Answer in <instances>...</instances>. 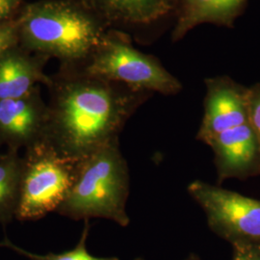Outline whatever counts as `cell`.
<instances>
[{
    "label": "cell",
    "mask_w": 260,
    "mask_h": 260,
    "mask_svg": "<svg viewBox=\"0 0 260 260\" xmlns=\"http://www.w3.org/2000/svg\"><path fill=\"white\" fill-rule=\"evenodd\" d=\"M48 60L19 45L1 54L0 101L22 96L40 84L50 83V75L44 72Z\"/></svg>",
    "instance_id": "8fae6325"
},
{
    "label": "cell",
    "mask_w": 260,
    "mask_h": 260,
    "mask_svg": "<svg viewBox=\"0 0 260 260\" xmlns=\"http://www.w3.org/2000/svg\"><path fill=\"white\" fill-rule=\"evenodd\" d=\"M109 29L147 27L173 16L177 0H81Z\"/></svg>",
    "instance_id": "30bf717a"
},
{
    "label": "cell",
    "mask_w": 260,
    "mask_h": 260,
    "mask_svg": "<svg viewBox=\"0 0 260 260\" xmlns=\"http://www.w3.org/2000/svg\"><path fill=\"white\" fill-rule=\"evenodd\" d=\"M133 260H146L145 258H143V257H136V258H134Z\"/></svg>",
    "instance_id": "ffe728a7"
},
{
    "label": "cell",
    "mask_w": 260,
    "mask_h": 260,
    "mask_svg": "<svg viewBox=\"0 0 260 260\" xmlns=\"http://www.w3.org/2000/svg\"><path fill=\"white\" fill-rule=\"evenodd\" d=\"M18 22L19 46L63 68L82 67L109 30L81 0L25 3Z\"/></svg>",
    "instance_id": "7a4b0ae2"
},
{
    "label": "cell",
    "mask_w": 260,
    "mask_h": 260,
    "mask_svg": "<svg viewBox=\"0 0 260 260\" xmlns=\"http://www.w3.org/2000/svg\"><path fill=\"white\" fill-rule=\"evenodd\" d=\"M47 140L63 156L79 161L119 141L126 122L153 93L59 67L50 75Z\"/></svg>",
    "instance_id": "6da1fadb"
},
{
    "label": "cell",
    "mask_w": 260,
    "mask_h": 260,
    "mask_svg": "<svg viewBox=\"0 0 260 260\" xmlns=\"http://www.w3.org/2000/svg\"><path fill=\"white\" fill-rule=\"evenodd\" d=\"M249 122L260 145V82L249 88Z\"/></svg>",
    "instance_id": "2e32d148"
},
{
    "label": "cell",
    "mask_w": 260,
    "mask_h": 260,
    "mask_svg": "<svg viewBox=\"0 0 260 260\" xmlns=\"http://www.w3.org/2000/svg\"><path fill=\"white\" fill-rule=\"evenodd\" d=\"M187 191L217 236L233 245L260 244V201L202 180L192 181Z\"/></svg>",
    "instance_id": "8992f818"
},
{
    "label": "cell",
    "mask_w": 260,
    "mask_h": 260,
    "mask_svg": "<svg viewBox=\"0 0 260 260\" xmlns=\"http://www.w3.org/2000/svg\"><path fill=\"white\" fill-rule=\"evenodd\" d=\"M78 69L149 93L175 95L182 90V83L158 58L138 50L132 45L129 34L120 30L109 29L93 54Z\"/></svg>",
    "instance_id": "277c9868"
},
{
    "label": "cell",
    "mask_w": 260,
    "mask_h": 260,
    "mask_svg": "<svg viewBox=\"0 0 260 260\" xmlns=\"http://www.w3.org/2000/svg\"><path fill=\"white\" fill-rule=\"evenodd\" d=\"M184 260H202V258L197 253H190Z\"/></svg>",
    "instance_id": "d6986e66"
},
{
    "label": "cell",
    "mask_w": 260,
    "mask_h": 260,
    "mask_svg": "<svg viewBox=\"0 0 260 260\" xmlns=\"http://www.w3.org/2000/svg\"><path fill=\"white\" fill-rule=\"evenodd\" d=\"M233 260H260V244H234Z\"/></svg>",
    "instance_id": "ac0fdd59"
},
{
    "label": "cell",
    "mask_w": 260,
    "mask_h": 260,
    "mask_svg": "<svg viewBox=\"0 0 260 260\" xmlns=\"http://www.w3.org/2000/svg\"><path fill=\"white\" fill-rule=\"evenodd\" d=\"M0 147H1V146H0ZM0 154H1V153H0Z\"/></svg>",
    "instance_id": "44dd1931"
},
{
    "label": "cell",
    "mask_w": 260,
    "mask_h": 260,
    "mask_svg": "<svg viewBox=\"0 0 260 260\" xmlns=\"http://www.w3.org/2000/svg\"><path fill=\"white\" fill-rule=\"evenodd\" d=\"M24 4L23 0H0V24L19 19Z\"/></svg>",
    "instance_id": "e0dca14e"
},
{
    "label": "cell",
    "mask_w": 260,
    "mask_h": 260,
    "mask_svg": "<svg viewBox=\"0 0 260 260\" xmlns=\"http://www.w3.org/2000/svg\"><path fill=\"white\" fill-rule=\"evenodd\" d=\"M84 228L81 237L79 242L75 248L71 251H64L61 253H54L49 252L47 254H39L31 251H26L19 246L15 245L9 238L5 237L2 241L0 242V248H6L11 251L17 252L19 255L24 256L30 260H120L116 256H109V257H98L92 255L87 250V239L90 232V223L89 220L84 221Z\"/></svg>",
    "instance_id": "5bb4252c"
},
{
    "label": "cell",
    "mask_w": 260,
    "mask_h": 260,
    "mask_svg": "<svg viewBox=\"0 0 260 260\" xmlns=\"http://www.w3.org/2000/svg\"><path fill=\"white\" fill-rule=\"evenodd\" d=\"M213 150L219 183L260 172V145L250 122L223 131L206 143Z\"/></svg>",
    "instance_id": "9c48e42d"
},
{
    "label": "cell",
    "mask_w": 260,
    "mask_h": 260,
    "mask_svg": "<svg viewBox=\"0 0 260 260\" xmlns=\"http://www.w3.org/2000/svg\"><path fill=\"white\" fill-rule=\"evenodd\" d=\"M22 156L8 149L0 154V223L9 224L16 219L20 192Z\"/></svg>",
    "instance_id": "4fadbf2b"
},
{
    "label": "cell",
    "mask_w": 260,
    "mask_h": 260,
    "mask_svg": "<svg viewBox=\"0 0 260 260\" xmlns=\"http://www.w3.org/2000/svg\"><path fill=\"white\" fill-rule=\"evenodd\" d=\"M204 117L197 140L206 143L223 131L249 122V88L226 75L205 79Z\"/></svg>",
    "instance_id": "52a82bcc"
},
{
    "label": "cell",
    "mask_w": 260,
    "mask_h": 260,
    "mask_svg": "<svg viewBox=\"0 0 260 260\" xmlns=\"http://www.w3.org/2000/svg\"><path fill=\"white\" fill-rule=\"evenodd\" d=\"M48 107L41 87L15 99L0 101V146L26 149L47 140Z\"/></svg>",
    "instance_id": "ba28073f"
},
{
    "label": "cell",
    "mask_w": 260,
    "mask_h": 260,
    "mask_svg": "<svg viewBox=\"0 0 260 260\" xmlns=\"http://www.w3.org/2000/svg\"><path fill=\"white\" fill-rule=\"evenodd\" d=\"M76 162L46 140L24 149L16 219L37 221L57 212L74 184Z\"/></svg>",
    "instance_id": "5b68a950"
},
{
    "label": "cell",
    "mask_w": 260,
    "mask_h": 260,
    "mask_svg": "<svg viewBox=\"0 0 260 260\" xmlns=\"http://www.w3.org/2000/svg\"><path fill=\"white\" fill-rule=\"evenodd\" d=\"M248 4V0H177L171 39L181 41L202 24L233 28Z\"/></svg>",
    "instance_id": "7c38bea8"
},
{
    "label": "cell",
    "mask_w": 260,
    "mask_h": 260,
    "mask_svg": "<svg viewBox=\"0 0 260 260\" xmlns=\"http://www.w3.org/2000/svg\"><path fill=\"white\" fill-rule=\"evenodd\" d=\"M19 45V22L18 19L0 24V55L12 47Z\"/></svg>",
    "instance_id": "9a60e30c"
},
{
    "label": "cell",
    "mask_w": 260,
    "mask_h": 260,
    "mask_svg": "<svg viewBox=\"0 0 260 260\" xmlns=\"http://www.w3.org/2000/svg\"><path fill=\"white\" fill-rule=\"evenodd\" d=\"M129 190V168L115 141L76 162L74 184L57 213L75 221L103 218L125 228Z\"/></svg>",
    "instance_id": "3957f363"
}]
</instances>
